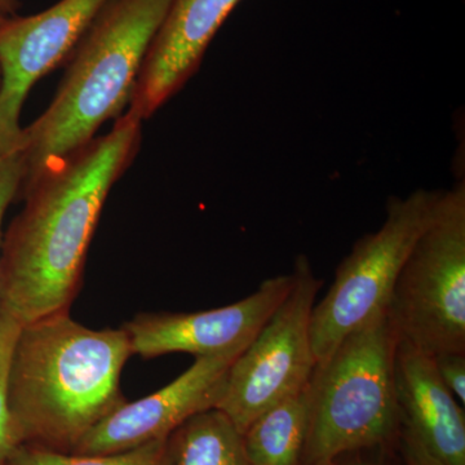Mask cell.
I'll use <instances>...</instances> for the list:
<instances>
[{
    "label": "cell",
    "mask_w": 465,
    "mask_h": 465,
    "mask_svg": "<svg viewBox=\"0 0 465 465\" xmlns=\"http://www.w3.org/2000/svg\"><path fill=\"white\" fill-rule=\"evenodd\" d=\"M142 128L143 121L124 113L108 134L21 188L25 206L0 250V308L21 324L69 311L104 204L136 158Z\"/></svg>",
    "instance_id": "obj_1"
},
{
    "label": "cell",
    "mask_w": 465,
    "mask_h": 465,
    "mask_svg": "<svg viewBox=\"0 0 465 465\" xmlns=\"http://www.w3.org/2000/svg\"><path fill=\"white\" fill-rule=\"evenodd\" d=\"M131 356L124 329H88L69 311L23 324L8 381L17 446L73 454L92 428L127 401L121 375Z\"/></svg>",
    "instance_id": "obj_2"
},
{
    "label": "cell",
    "mask_w": 465,
    "mask_h": 465,
    "mask_svg": "<svg viewBox=\"0 0 465 465\" xmlns=\"http://www.w3.org/2000/svg\"><path fill=\"white\" fill-rule=\"evenodd\" d=\"M173 0H109L70 54L50 106L23 128V186L94 139L130 106L146 54Z\"/></svg>",
    "instance_id": "obj_3"
},
{
    "label": "cell",
    "mask_w": 465,
    "mask_h": 465,
    "mask_svg": "<svg viewBox=\"0 0 465 465\" xmlns=\"http://www.w3.org/2000/svg\"><path fill=\"white\" fill-rule=\"evenodd\" d=\"M400 336L387 311L349 333L317 363L302 465L339 455L397 448L402 420L394 385Z\"/></svg>",
    "instance_id": "obj_4"
},
{
    "label": "cell",
    "mask_w": 465,
    "mask_h": 465,
    "mask_svg": "<svg viewBox=\"0 0 465 465\" xmlns=\"http://www.w3.org/2000/svg\"><path fill=\"white\" fill-rule=\"evenodd\" d=\"M400 339L430 356L465 353V185L440 193L387 309Z\"/></svg>",
    "instance_id": "obj_5"
},
{
    "label": "cell",
    "mask_w": 465,
    "mask_h": 465,
    "mask_svg": "<svg viewBox=\"0 0 465 465\" xmlns=\"http://www.w3.org/2000/svg\"><path fill=\"white\" fill-rule=\"evenodd\" d=\"M440 193L419 189L406 198L391 197L381 228L361 238L342 260L329 292L312 313L317 363L349 333L387 311L401 269L432 220Z\"/></svg>",
    "instance_id": "obj_6"
},
{
    "label": "cell",
    "mask_w": 465,
    "mask_h": 465,
    "mask_svg": "<svg viewBox=\"0 0 465 465\" xmlns=\"http://www.w3.org/2000/svg\"><path fill=\"white\" fill-rule=\"evenodd\" d=\"M291 273L290 292L232 362L216 407L242 433L266 410L304 390L316 370L311 320L322 281L307 256L296 258Z\"/></svg>",
    "instance_id": "obj_7"
},
{
    "label": "cell",
    "mask_w": 465,
    "mask_h": 465,
    "mask_svg": "<svg viewBox=\"0 0 465 465\" xmlns=\"http://www.w3.org/2000/svg\"><path fill=\"white\" fill-rule=\"evenodd\" d=\"M109 0H58L32 16L0 25V158L16 152L21 112L33 85L70 57Z\"/></svg>",
    "instance_id": "obj_8"
},
{
    "label": "cell",
    "mask_w": 465,
    "mask_h": 465,
    "mask_svg": "<svg viewBox=\"0 0 465 465\" xmlns=\"http://www.w3.org/2000/svg\"><path fill=\"white\" fill-rule=\"evenodd\" d=\"M292 282V273L277 275L234 304L194 313L137 314L122 329L133 354L146 360L170 353L241 354L286 298Z\"/></svg>",
    "instance_id": "obj_9"
},
{
    "label": "cell",
    "mask_w": 465,
    "mask_h": 465,
    "mask_svg": "<svg viewBox=\"0 0 465 465\" xmlns=\"http://www.w3.org/2000/svg\"><path fill=\"white\" fill-rule=\"evenodd\" d=\"M238 356L195 357L183 374L161 391L134 402L125 401L85 434L73 454H116L168 440L192 416L216 409Z\"/></svg>",
    "instance_id": "obj_10"
},
{
    "label": "cell",
    "mask_w": 465,
    "mask_h": 465,
    "mask_svg": "<svg viewBox=\"0 0 465 465\" xmlns=\"http://www.w3.org/2000/svg\"><path fill=\"white\" fill-rule=\"evenodd\" d=\"M241 0H173L150 45L127 112L145 121L197 72L213 36Z\"/></svg>",
    "instance_id": "obj_11"
},
{
    "label": "cell",
    "mask_w": 465,
    "mask_h": 465,
    "mask_svg": "<svg viewBox=\"0 0 465 465\" xmlns=\"http://www.w3.org/2000/svg\"><path fill=\"white\" fill-rule=\"evenodd\" d=\"M394 385L402 427L443 465H465V415L440 381L433 357L400 339Z\"/></svg>",
    "instance_id": "obj_12"
},
{
    "label": "cell",
    "mask_w": 465,
    "mask_h": 465,
    "mask_svg": "<svg viewBox=\"0 0 465 465\" xmlns=\"http://www.w3.org/2000/svg\"><path fill=\"white\" fill-rule=\"evenodd\" d=\"M311 412V381L304 390L266 410L243 432L253 465H302Z\"/></svg>",
    "instance_id": "obj_13"
},
{
    "label": "cell",
    "mask_w": 465,
    "mask_h": 465,
    "mask_svg": "<svg viewBox=\"0 0 465 465\" xmlns=\"http://www.w3.org/2000/svg\"><path fill=\"white\" fill-rule=\"evenodd\" d=\"M171 465H253L243 433L219 409L192 416L167 440Z\"/></svg>",
    "instance_id": "obj_14"
},
{
    "label": "cell",
    "mask_w": 465,
    "mask_h": 465,
    "mask_svg": "<svg viewBox=\"0 0 465 465\" xmlns=\"http://www.w3.org/2000/svg\"><path fill=\"white\" fill-rule=\"evenodd\" d=\"M167 440H154L128 451L106 455L66 454L23 443L3 459L2 465H171Z\"/></svg>",
    "instance_id": "obj_15"
},
{
    "label": "cell",
    "mask_w": 465,
    "mask_h": 465,
    "mask_svg": "<svg viewBox=\"0 0 465 465\" xmlns=\"http://www.w3.org/2000/svg\"><path fill=\"white\" fill-rule=\"evenodd\" d=\"M21 326L16 318L0 308V461L17 446L9 410L8 381L12 354Z\"/></svg>",
    "instance_id": "obj_16"
},
{
    "label": "cell",
    "mask_w": 465,
    "mask_h": 465,
    "mask_svg": "<svg viewBox=\"0 0 465 465\" xmlns=\"http://www.w3.org/2000/svg\"><path fill=\"white\" fill-rule=\"evenodd\" d=\"M25 174L24 158L20 150L0 158V250L3 242V222L12 202L20 194Z\"/></svg>",
    "instance_id": "obj_17"
},
{
    "label": "cell",
    "mask_w": 465,
    "mask_h": 465,
    "mask_svg": "<svg viewBox=\"0 0 465 465\" xmlns=\"http://www.w3.org/2000/svg\"><path fill=\"white\" fill-rule=\"evenodd\" d=\"M433 357L440 381L451 391L460 406H465V353L445 351Z\"/></svg>",
    "instance_id": "obj_18"
},
{
    "label": "cell",
    "mask_w": 465,
    "mask_h": 465,
    "mask_svg": "<svg viewBox=\"0 0 465 465\" xmlns=\"http://www.w3.org/2000/svg\"><path fill=\"white\" fill-rule=\"evenodd\" d=\"M321 465H403L397 448H374L360 450L339 455Z\"/></svg>",
    "instance_id": "obj_19"
},
{
    "label": "cell",
    "mask_w": 465,
    "mask_h": 465,
    "mask_svg": "<svg viewBox=\"0 0 465 465\" xmlns=\"http://www.w3.org/2000/svg\"><path fill=\"white\" fill-rule=\"evenodd\" d=\"M399 452L403 465H443L428 451L418 437L405 427L401 430Z\"/></svg>",
    "instance_id": "obj_20"
},
{
    "label": "cell",
    "mask_w": 465,
    "mask_h": 465,
    "mask_svg": "<svg viewBox=\"0 0 465 465\" xmlns=\"http://www.w3.org/2000/svg\"><path fill=\"white\" fill-rule=\"evenodd\" d=\"M20 5V0H0V12L8 17L16 16V12Z\"/></svg>",
    "instance_id": "obj_21"
},
{
    "label": "cell",
    "mask_w": 465,
    "mask_h": 465,
    "mask_svg": "<svg viewBox=\"0 0 465 465\" xmlns=\"http://www.w3.org/2000/svg\"><path fill=\"white\" fill-rule=\"evenodd\" d=\"M8 16H5V15H3L2 12H0V25H2L3 21ZM0 88H2V70H0Z\"/></svg>",
    "instance_id": "obj_22"
},
{
    "label": "cell",
    "mask_w": 465,
    "mask_h": 465,
    "mask_svg": "<svg viewBox=\"0 0 465 465\" xmlns=\"http://www.w3.org/2000/svg\"><path fill=\"white\" fill-rule=\"evenodd\" d=\"M0 465H2V461H0Z\"/></svg>",
    "instance_id": "obj_23"
}]
</instances>
